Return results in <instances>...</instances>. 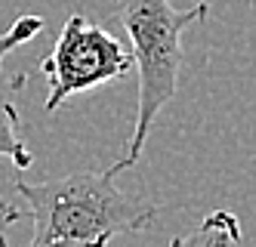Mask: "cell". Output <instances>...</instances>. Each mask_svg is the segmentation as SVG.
<instances>
[{"label": "cell", "instance_id": "cell-1", "mask_svg": "<svg viewBox=\"0 0 256 247\" xmlns=\"http://www.w3.org/2000/svg\"><path fill=\"white\" fill-rule=\"evenodd\" d=\"M114 179L112 167L78 170L44 182L16 176V192L34 219L28 247H108L120 235L145 232L158 219V204L120 192Z\"/></svg>", "mask_w": 256, "mask_h": 247}, {"label": "cell", "instance_id": "cell-2", "mask_svg": "<svg viewBox=\"0 0 256 247\" xmlns=\"http://www.w3.org/2000/svg\"><path fill=\"white\" fill-rule=\"evenodd\" d=\"M207 16V0H198L188 10H176L170 0H120L118 4L114 19L130 37V50L139 68V105L124 158L112 164L114 173H124L126 167H133L142 158V148L148 142L158 115L179 90V71L182 59H186L182 34L192 25L204 22Z\"/></svg>", "mask_w": 256, "mask_h": 247}, {"label": "cell", "instance_id": "cell-3", "mask_svg": "<svg viewBox=\"0 0 256 247\" xmlns=\"http://www.w3.org/2000/svg\"><path fill=\"white\" fill-rule=\"evenodd\" d=\"M133 65V50H126L112 31L86 22L84 16H68L52 53L40 62V74L50 84L44 108L56 111L78 93L120 81Z\"/></svg>", "mask_w": 256, "mask_h": 247}, {"label": "cell", "instance_id": "cell-4", "mask_svg": "<svg viewBox=\"0 0 256 247\" xmlns=\"http://www.w3.org/2000/svg\"><path fill=\"white\" fill-rule=\"evenodd\" d=\"M244 241L241 222L232 210H213L200 219L198 229L170 241V247H238Z\"/></svg>", "mask_w": 256, "mask_h": 247}, {"label": "cell", "instance_id": "cell-5", "mask_svg": "<svg viewBox=\"0 0 256 247\" xmlns=\"http://www.w3.org/2000/svg\"><path fill=\"white\" fill-rule=\"evenodd\" d=\"M0 158H10L16 170H28L34 164L31 148L19 136V111L12 102H0Z\"/></svg>", "mask_w": 256, "mask_h": 247}, {"label": "cell", "instance_id": "cell-6", "mask_svg": "<svg viewBox=\"0 0 256 247\" xmlns=\"http://www.w3.org/2000/svg\"><path fill=\"white\" fill-rule=\"evenodd\" d=\"M44 28H46V22H44L40 16H19V19H16V22L0 34V68H4V59L12 50H19L22 44L34 41Z\"/></svg>", "mask_w": 256, "mask_h": 247}, {"label": "cell", "instance_id": "cell-7", "mask_svg": "<svg viewBox=\"0 0 256 247\" xmlns=\"http://www.w3.org/2000/svg\"><path fill=\"white\" fill-rule=\"evenodd\" d=\"M22 210L16 204H10L6 198H0V247H10V225L19 222Z\"/></svg>", "mask_w": 256, "mask_h": 247}]
</instances>
